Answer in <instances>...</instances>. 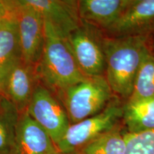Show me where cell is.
Returning a JSON list of instances; mask_svg holds the SVG:
<instances>
[{"label":"cell","instance_id":"obj_1","mask_svg":"<svg viewBox=\"0 0 154 154\" xmlns=\"http://www.w3.org/2000/svg\"><path fill=\"white\" fill-rule=\"evenodd\" d=\"M151 51L150 38L105 35L104 76L116 96L125 102L129 99L138 70Z\"/></svg>","mask_w":154,"mask_h":154},{"label":"cell","instance_id":"obj_2","mask_svg":"<svg viewBox=\"0 0 154 154\" xmlns=\"http://www.w3.org/2000/svg\"><path fill=\"white\" fill-rule=\"evenodd\" d=\"M44 26L45 43L36 72L38 80L57 95L86 76L81 71L66 38L45 21Z\"/></svg>","mask_w":154,"mask_h":154},{"label":"cell","instance_id":"obj_3","mask_svg":"<svg viewBox=\"0 0 154 154\" xmlns=\"http://www.w3.org/2000/svg\"><path fill=\"white\" fill-rule=\"evenodd\" d=\"M57 96L71 124L101 112L115 96L104 76L86 77Z\"/></svg>","mask_w":154,"mask_h":154},{"label":"cell","instance_id":"obj_4","mask_svg":"<svg viewBox=\"0 0 154 154\" xmlns=\"http://www.w3.org/2000/svg\"><path fill=\"white\" fill-rule=\"evenodd\" d=\"M125 101L114 96L97 114L70 124L57 148L61 154H76L94 138L121 122Z\"/></svg>","mask_w":154,"mask_h":154},{"label":"cell","instance_id":"obj_5","mask_svg":"<svg viewBox=\"0 0 154 154\" xmlns=\"http://www.w3.org/2000/svg\"><path fill=\"white\" fill-rule=\"evenodd\" d=\"M104 38L103 31L83 21L66 38L81 71L86 77L104 76Z\"/></svg>","mask_w":154,"mask_h":154},{"label":"cell","instance_id":"obj_6","mask_svg":"<svg viewBox=\"0 0 154 154\" xmlns=\"http://www.w3.org/2000/svg\"><path fill=\"white\" fill-rule=\"evenodd\" d=\"M26 111L49 134L56 145L60 141L71 124L57 96L39 81L35 86Z\"/></svg>","mask_w":154,"mask_h":154},{"label":"cell","instance_id":"obj_7","mask_svg":"<svg viewBox=\"0 0 154 154\" xmlns=\"http://www.w3.org/2000/svg\"><path fill=\"white\" fill-rule=\"evenodd\" d=\"M14 15L18 24L22 60L36 67L45 43V26L42 15L23 0L14 1Z\"/></svg>","mask_w":154,"mask_h":154},{"label":"cell","instance_id":"obj_8","mask_svg":"<svg viewBox=\"0 0 154 154\" xmlns=\"http://www.w3.org/2000/svg\"><path fill=\"white\" fill-rule=\"evenodd\" d=\"M107 36H143L154 34V0H133L120 18L103 32Z\"/></svg>","mask_w":154,"mask_h":154},{"label":"cell","instance_id":"obj_9","mask_svg":"<svg viewBox=\"0 0 154 154\" xmlns=\"http://www.w3.org/2000/svg\"><path fill=\"white\" fill-rule=\"evenodd\" d=\"M42 15L55 32L66 38L82 23L78 1L74 0H23Z\"/></svg>","mask_w":154,"mask_h":154},{"label":"cell","instance_id":"obj_10","mask_svg":"<svg viewBox=\"0 0 154 154\" xmlns=\"http://www.w3.org/2000/svg\"><path fill=\"white\" fill-rule=\"evenodd\" d=\"M12 154H61L49 134L26 111L21 113Z\"/></svg>","mask_w":154,"mask_h":154},{"label":"cell","instance_id":"obj_11","mask_svg":"<svg viewBox=\"0 0 154 154\" xmlns=\"http://www.w3.org/2000/svg\"><path fill=\"white\" fill-rule=\"evenodd\" d=\"M38 82L36 67L22 60L14 65L6 78L2 93L19 113L26 111Z\"/></svg>","mask_w":154,"mask_h":154},{"label":"cell","instance_id":"obj_12","mask_svg":"<svg viewBox=\"0 0 154 154\" xmlns=\"http://www.w3.org/2000/svg\"><path fill=\"white\" fill-rule=\"evenodd\" d=\"M133 0H80L79 14L83 22L105 32L132 3Z\"/></svg>","mask_w":154,"mask_h":154},{"label":"cell","instance_id":"obj_13","mask_svg":"<svg viewBox=\"0 0 154 154\" xmlns=\"http://www.w3.org/2000/svg\"><path fill=\"white\" fill-rule=\"evenodd\" d=\"M22 60L18 24L13 11V14L0 24V83L2 90L9 72Z\"/></svg>","mask_w":154,"mask_h":154},{"label":"cell","instance_id":"obj_14","mask_svg":"<svg viewBox=\"0 0 154 154\" xmlns=\"http://www.w3.org/2000/svg\"><path fill=\"white\" fill-rule=\"evenodd\" d=\"M121 123L126 132L138 134L154 129V98L124 103Z\"/></svg>","mask_w":154,"mask_h":154},{"label":"cell","instance_id":"obj_15","mask_svg":"<svg viewBox=\"0 0 154 154\" xmlns=\"http://www.w3.org/2000/svg\"><path fill=\"white\" fill-rule=\"evenodd\" d=\"M126 131L122 123L99 135L76 154H126Z\"/></svg>","mask_w":154,"mask_h":154},{"label":"cell","instance_id":"obj_16","mask_svg":"<svg viewBox=\"0 0 154 154\" xmlns=\"http://www.w3.org/2000/svg\"><path fill=\"white\" fill-rule=\"evenodd\" d=\"M20 113L3 94H0V154H12Z\"/></svg>","mask_w":154,"mask_h":154},{"label":"cell","instance_id":"obj_17","mask_svg":"<svg viewBox=\"0 0 154 154\" xmlns=\"http://www.w3.org/2000/svg\"><path fill=\"white\" fill-rule=\"evenodd\" d=\"M151 98H154V52L152 51L142 63L135 79L131 95L126 101H138Z\"/></svg>","mask_w":154,"mask_h":154},{"label":"cell","instance_id":"obj_18","mask_svg":"<svg viewBox=\"0 0 154 154\" xmlns=\"http://www.w3.org/2000/svg\"><path fill=\"white\" fill-rule=\"evenodd\" d=\"M126 154H154V129L138 134L126 132Z\"/></svg>","mask_w":154,"mask_h":154},{"label":"cell","instance_id":"obj_19","mask_svg":"<svg viewBox=\"0 0 154 154\" xmlns=\"http://www.w3.org/2000/svg\"><path fill=\"white\" fill-rule=\"evenodd\" d=\"M14 1L0 0V18H7L13 14Z\"/></svg>","mask_w":154,"mask_h":154},{"label":"cell","instance_id":"obj_20","mask_svg":"<svg viewBox=\"0 0 154 154\" xmlns=\"http://www.w3.org/2000/svg\"><path fill=\"white\" fill-rule=\"evenodd\" d=\"M150 46L152 51L154 52V34L150 37Z\"/></svg>","mask_w":154,"mask_h":154},{"label":"cell","instance_id":"obj_21","mask_svg":"<svg viewBox=\"0 0 154 154\" xmlns=\"http://www.w3.org/2000/svg\"><path fill=\"white\" fill-rule=\"evenodd\" d=\"M6 18H0V24H2V23L3 22H4V20H5Z\"/></svg>","mask_w":154,"mask_h":154},{"label":"cell","instance_id":"obj_22","mask_svg":"<svg viewBox=\"0 0 154 154\" xmlns=\"http://www.w3.org/2000/svg\"><path fill=\"white\" fill-rule=\"evenodd\" d=\"M0 94H3V93H2V88L1 83H0Z\"/></svg>","mask_w":154,"mask_h":154}]
</instances>
